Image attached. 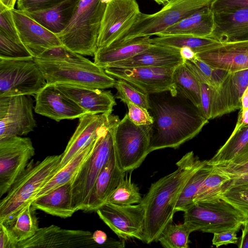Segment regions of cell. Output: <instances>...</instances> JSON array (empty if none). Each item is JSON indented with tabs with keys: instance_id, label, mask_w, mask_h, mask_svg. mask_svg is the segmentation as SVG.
<instances>
[{
	"instance_id": "6da1fadb",
	"label": "cell",
	"mask_w": 248,
	"mask_h": 248,
	"mask_svg": "<svg viewBox=\"0 0 248 248\" xmlns=\"http://www.w3.org/2000/svg\"><path fill=\"white\" fill-rule=\"evenodd\" d=\"M153 118L150 152L167 148L176 149L193 139L209 120L198 108L177 92L149 94Z\"/></svg>"
},
{
	"instance_id": "7a4b0ae2",
	"label": "cell",
	"mask_w": 248,
	"mask_h": 248,
	"mask_svg": "<svg viewBox=\"0 0 248 248\" xmlns=\"http://www.w3.org/2000/svg\"><path fill=\"white\" fill-rule=\"evenodd\" d=\"M207 161L200 160L193 151L188 152L176 162L175 171L152 184L141 201L145 209L144 243L155 242L173 222L175 207L183 188Z\"/></svg>"
},
{
	"instance_id": "3957f363",
	"label": "cell",
	"mask_w": 248,
	"mask_h": 248,
	"mask_svg": "<svg viewBox=\"0 0 248 248\" xmlns=\"http://www.w3.org/2000/svg\"><path fill=\"white\" fill-rule=\"evenodd\" d=\"M62 154L42 161L31 160L0 202V222L12 221L30 203L41 188L60 170Z\"/></svg>"
},
{
	"instance_id": "277c9868",
	"label": "cell",
	"mask_w": 248,
	"mask_h": 248,
	"mask_svg": "<svg viewBox=\"0 0 248 248\" xmlns=\"http://www.w3.org/2000/svg\"><path fill=\"white\" fill-rule=\"evenodd\" d=\"M106 5L100 0H80L69 24L57 35L62 45L81 55L94 56Z\"/></svg>"
},
{
	"instance_id": "5b68a950",
	"label": "cell",
	"mask_w": 248,
	"mask_h": 248,
	"mask_svg": "<svg viewBox=\"0 0 248 248\" xmlns=\"http://www.w3.org/2000/svg\"><path fill=\"white\" fill-rule=\"evenodd\" d=\"M120 121L116 115L101 129L93 153L70 182L72 205L76 212L87 207L97 177L114 149L115 127Z\"/></svg>"
},
{
	"instance_id": "8992f818",
	"label": "cell",
	"mask_w": 248,
	"mask_h": 248,
	"mask_svg": "<svg viewBox=\"0 0 248 248\" xmlns=\"http://www.w3.org/2000/svg\"><path fill=\"white\" fill-rule=\"evenodd\" d=\"M183 212L184 222L192 232L214 233L229 230L237 232L248 219L241 211L222 199L194 202Z\"/></svg>"
},
{
	"instance_id": "52a82bcc",
	"label": "cell",
	"mask_w": 248,
	"mask_h": 248,
	"mask_svg": "<svg viewBox=\"0 0 248 248\" xmlns=\"http://www.w3.org/2000/svg\"><path fill=\"white\" fill-rule=\"evenodd\" d=\"M152 125H137L126 114L115 127L114 149L117 164L124 172L139 168L150 153Z\"/></svg>"
},
{
	"instance_id": "ba28073f",
	"label": "cell",
	"mask_w": 248,
	"mask_h": 248,
	"mask_svg": "<svg viewBox=\"0 0 248 248\" xmlns=\"http://www.w3.org/2000/svg\"><path fill=\"white\" fill-rule=\"evenodd\" d=\"M214 0H169L155 13L146 14L141 12L132 27L120 40L156 36L199 10L210 7Z\"/></svg>"
},
{
	"instance_id": "9c48e42d",
	"label": "cell",
	"mask_w": 248,
	"mask_h": 248,
	"mask_svg": "<svg viewBox=\"0 0 248 248\" xmlns=\"http://www.w3.org/2000/svg\"><path fill=\"white\" fill-rule=\"evenodd\" d=\"M34 61L47 84H64L104 89L114 87V78L96 65L87 66L61 62Z\"/></svg>"
},
{
	"instance_id": "30bf717a",
	"label": "cell",
	"mask_w": 248,
	"mask_h": 248,
	"mask_svg": "<svg viewBox=\"0 0 248 248\" xmlns=\"http://www.w3.org/2000/svg\"><path fill=\"white\" fill-rule=\"evenodd\" d=\"M46 84L34 58L0 59V97L36 94Z\"/></svg>"
},
{
	"instance_id": "8fae6325",
	"label": "cell",
	"mask_w": 248,
	"mask_h": 248,
	"mask_svg": "<svg viewBox=\"0 0 248 248\" xmlns=\"http://www.w3.org/2000/svg\"><path fill=\"white\" fill-rule=\"evenodd\" d=\"M34 154L29 138L14 136L0 141V198L9 191Z\"/></svg>"
},
{
	"instance_id": "7c38bea8",
	"label": "cell",
	"mask_w": 248,
	"mask_h": 248,
	"mask_svg": "<svg viewBox=\"0 0 248 248\" xmlns=\"http://www.w3.org/2000/svg\"><path fill=\"white\" fill-rule=\"evenodd\" d=\"M96 212L120 239L125 241L136 238L143 241L145 209L141 202L129 205L106 202Z\"/></svg>"
},
{
	"instance_id": "4fadbf2b",
	"label": "cell",
	"mask_w": 248,
	"mask_h": 248,
	"mask_svg": "<svg viewBox=\"0 0 248 248\" xmlns=\"http://www.w3.org/2000/svg\"><path fill=\"white\" fill-rule=\"evenodd\" d=\"M31 95L0 97V141L21 136L36 126Z\"/></svg>"
},
{
	"instance_id": "5bb4252c",
	"label": "cell",
	"mask_w": 248,
	"mask_h": 248,
	"mask_svg": "<svg viewBox=\"0 0 248 248\" xmlns=\"http://www.w3.org/2000/svg\"><path fill=\"white\" fill-rule=\"evenodd\" d=\"M140 13L136 0H112L107 4L101 23L97 48L121 40Z\"/></svg>"
},
{
	"instance_id": "9a60e30c",
	"label": "cell",
	"mask_w": 248,
	"mask_h": 248,
	"mask_svg": "<svg viewBox=\"0 0 248 248\" xmlns=\"http://www.w3.org/2000/svg\"><path fill=\"white\" fill-rule=\"evenodd\" d=\"M176 68L107 66L104 70L111 77L124 79L149 94L166 91L176 94L177 92L172 80L173 73Z\"/></svg>"
},
{
	"instance_id": "2e32d148",
	"label": "cell",
	"mask_w": 248,
	"mask_h": 248,
	"mask_svg": "<svg viewBox=\"0 0 248 248\" xmlns=\"http://www.w3.org/2000/svg\"><path fill=\"white\" fill-rule=\"evenodd\" d=\"M88 231L70 230L52 225L41 228L31 238L18 243L17 248H77L100 247Z\"/></svg>"
},
{
	"instance_id": "e0dca14e",
	"label": "cell",
	"mask_w": 248,
	"mask_h": 248,
	"mask_svg": "<svg viewBox=\"0 0 248 248\" xmlns=\"http://www.w3.org/2000/svg\"><path fill=\"white\" fill-rule=\"evenodd\" d=\"M14 22L22 43L33 58L45 50L63 45L58 35L32 18L28 13L13 9Z\"/></svg>"
},
{
	"instance_id": "ac0fdd59",
	"label": "cell",
	"mask_w": 248,
	"mask_h": 248,
	"mask_svg": "<svg viewBox=\"0 0 248 248\" xmlns=\"http://www.w3.org/2000/svg\"><path fill=\"white\" fill-rule=\"evenodd\" d=\"M35 95V112L57 122L88 114L54 84L46 83Z\"/></svg>"
},
{
	"instance_id": "d6986e66",
	"label": "cell",
	"mask_w": 248,
	"mask_h": 248,
	"mask_svg": "<svg viewBox=\"0 0 248 248\" xmlns=\"http://www.w3.org/2000/svg\"><path fill=\"white\" fill-rule=\"evenodd\" d=\"M248 86V69L229 72L217 88H213L210 119L242 108V97Z\"/></svg>"
},
{
	"instance_id": "ffe728a7",
	"label": "cell",
	"mask_w": 248,
	"mask_h": 248,
	"mask_svg": "<svg viewBox=\"0 0 248 248\" xmlns=\"http://www.w3.org/2000/svg\"><path fill=\"white\" fill-rule=\"evenodd\" d=\"M196 57L214 68L234 72L248 69V40L221 43Z\"/></svg>"
},
{
	"instance_id": "44dd1931",
	"label": "cell",
	"mask_w": 248,
	"mask_h": 248,
	"mask_svg": "<svg viewBox=\"0 0 248 248\" xmlns=\"http://www.w3.org/2000/svg\"><path fill=\"white\" fill-rule=\"evenodd\" d=\"M115 116L111 113H88L80 117L75 132L62 154L60 170L81 149L96 138L100 129Z\"/></svg>"
},
{
	"instance_id": "7402d4cb",
	"label": "cell",
	"mask_w": 248,
	"mask_h": 248,
	"mask_svg": "<svg viewBox=\"0 0 248 248\" xmlns=\"http://www.w3.org/2000/svg\"><path fill=\"white\" fill-rule=\"evenodd\" d=\"M54 85L87 113H111L116 105L109 91L70 84Z\"/></svg>"
},
{
	"instance_id": "603a6c76",
	"label": "cell",
	"mask_w": 248,
	"mask_h": 248,
	"mask_svg": "<svg viewBox=\"0 0 248 248\" xmlns=\"http://www.w3.org/2000/svg\"><path fill=\"white\" fill-rule=\"evenodd\" d=\"M213 13V30L208 38L221 43L248 40V8Z\"/></svg>"
},
{
	"instance_id": "cb8c5ba5",
	"label": "cell",
	"mask_w": 248,
	"mask_h": 248,
	"mask_svg": "<svg viewBox=\"0 0 248 248\" xmlns=\"http://www.w3.org/2000/svg\"><path fill=\"white\" fill-rule=\"evenodd\" d=\"M184 62V60L180 55V49L152 44L149 48L133 57L116 62L108 66L122 68H175Z\"/></svg>"
},
{
	"instance_id": "d4e9b609",
	"label": "cell",
	"mask_w": 248,
	"mask_h": 248,
	"mask_svg": "<svg viewBox=\"0 0 248 248\" xmlns=\"http://www.w3.org/2000/svg\"><path fill=\"white\" fill-rule=\"evenodd\" d=\"M126 172L118 167L115 149L104 165L90 193L85 211H96L107 199L125 176Z\"/></svg>"
},
{
	"instance_id": "484cf974",
	"label": "cell",
	"mask_w": 248,
	"mask_h": 248,
	"mask_svg": "<svg viewBox=\"0 0 248 248\" xmlns=\"http://www.w3.org/2000/svg\"><path fill=\"white\" fill-rule=\"evenodd\" d=\"M150 38L145 36L119 40L98 48L94 55L93 62L104 69L114 63L131 58L152 45Z\"/></svg>"
},
{
	"instance_id": "4316f807",
	"label": "cell",
	"mask_w": 248,
	"mask_h": 248,
	"mask_svg": "<svg viewBox=\"0 0 248 248\" xmlns=\"http://www.w3.org/2000/svg\"><path fill=\"white\" fill-rule=\"evenodd\" d=\"M214 27V13L210 7L202 8L185 17L156 36L189 35L208 37Z\"/></svg>"
},
{
	"instance_id": "83f0119b",
	"label": "cell",
	"mask_w": 248,
	"mask_h": 248,
	"mask_svg": "<svg viewBox=\"0 0 248 248\" xmlns=\"http://www.w3.org/2000/svg\"><path fill=\"white\" fill-rule=\"evenodd\" d=\"M80 0H64L47 9L28 13L52 32L59 34L67 27Z\"/></svg>"
},
{
	"instance_id": "f1b7e54d",
	"label": "cell",
	"mask_w": 248,
	"mask_h": 248,
	"mask_svg": "<svg viewBox=\"0 0 248 248\" xmlns=\"http://www.w3.org/2000/svg\"><path fill=\"white\" fill-rule=\"evenodd\" d=\"M32 206L48 214L61 218L71 217L75 212L72 205L71 182L34 200Z\"/></svg>"
},
{
	"instance_id": "f546056e",
	"label": "cell",
	"mask_w": 248,
	"mask_h": 248,
	"mask_svg": "<svg viewBox=\"0 0 248 248\" xmlns=\"http://www.w3.org/2000/svg\"><path fill=\"white\" fill-rule=\"evenodd\" d=\"M98 136V135L81 149L50 179L37 192L32 201L46 195L57 188L70 182L82 165L93 153Z\"/></svg>"
},
{
	"instance_id": "4dcf8cb0",
	"label": "cell",
	"mask_w": 248,
	"mask_h": 248,
	"mask_svg": "<svg viewBox=\"0 0 248 248\" xmlns=\"http://www.w3.org/2000/svg\"><path fill=\"white\" fill-rule=\"evenodd\" d=\"M172 80L177 92L190 101L200 111L201 106L200 83L185 62L175 68Z\"/></svg>"
},
{
	"instance_id": "1f68e13d",
	"label": "cell",
	"mask_w": 248,
	"mask_h": 248,
	"mask_svg": "<svg viewBox=\"0 0 248 248\" xmlns=\"http://www.w3.org/2000/svg\"><path fill=\"white\" fill-rule=\"evenodd\" d=\"M36 210L31 203L13 220L3 223L18 243L32 237L39 229Z\"/></svg>"
},
{
	"instance_id": "d6a6232c",
	"label": "cell",
	"mask_w": 248,
	"mask_h": 248,
	"mask_svg": "<svg viewBox=\"0 0 248 248\" xmlns=\"http://www.w3.org/2000/svg\"><path fill=\"white\" fill-rule=\"evenodd\" d=\"M151 44L166 46L177 48L188 47L196 53L209 50L221 42L208 37H198L189 35L158 36L150 38Z\"/></svg>"
},
{
	"instance_id": "836d02e7",
	"label": "cell",
	"mask_w": 248,
	"mask_h": 248,
	"mask_svg": "<svg viewBox=\"0 0 248 248\" xmlns=\"http://www.w3.org/2000/svg\"><path fill=\"white\" fill-rule=\"evenodd\" d=\"M248 143V126L235 128L226 142L208 163L211 165L228 162L236 156Z\"/></svg>"
},
{
	"instance_id": "e575fe53",
	"label": "cell",
	"mask_w": 248,
	"mask_h": 248,
	"mask_svg": "<svg viewBox=\"0 0 248 248\" xmlns=\"http://www.w3.org/2000/svg\"><path fill=\"white\" fill-rule=\"evenodd\" d=\"M213 166L207 162L189 179L183 188L175 207V212L184 211L193 203V200L203 182L211 172Z\"/></svg>"
},
{
	"instance_id": "d590c367",
	"label": "cell",
	"mask_w": 248,
	"mask_h": 248,
	"mask_svg": "<svg viewBox=\"0 0 248 248\" xmlns=\"http://www.w3.org/2000/svg\"><path fill=\"white\" fill-rule=\"evenodd\" d=\"M230 179V177L213 166L212 171L205 179L196 195L193 203L212 202L220 199L222 187Z\"/></svg>"
},
{
	"instance_id": "8d00e7d4",
	"label": "cell",
	"mask_w": 248,
	"mask_h": 248,
	"mask_svg": "<svg viewBox=\"0 0 248 248\" xmlns=\"http://www.w3.org/2000/svg\"><path fill=\"white\" fill-rule=\"evenodd\" d=\"M191 232V229L185 222L174 224L172 222L165 228L155 242H159L165 248H187Z\"/></svg>"
},
{
	"instance_id": "74e56055",
	"label": "cell",
	"mask_w": 248,
	"mask_h": 248,
	"mask_svg": "<svg viewBox=\"0 0 248 248\" xmlns=\"http://www.w3.org/2000/svg\"><path fill=\"white\" fill-rule=\"evenodd\" d=\"M131 172L121 180L107 199V202L120 205L138 204L142 198L138 186L132 182Z\"/></svg>"
},
{
	"instance_id": "f35d334b",
	"label": "cell",
	"mask_w": 248,
	"mask_h": 248,
	"mask_svg": "<svg viewBox=\"0 0 248 248\" xmlns=\"http://www.w3.org/2000/svg\"><path fill=\"white\" fill-rule=\"evenodd\" d=\"M117 90V98L124 103L131 102L141 108H150L149 94L129 82L122 79L116 80L114 86Z\"/></svg>"
},
{
	"instance_id": "ab89813d",
	"label": "cell",
	"mask_w": 248,
	"mask_h": 248,
	"mask_svg": "<svg viewBox=\"0 0 248 248\" xmlns=\"http://www.w3.org/2000/svg\"><path fill=\"white\" fill-rule=\"evenodd\" d=\"M34 59L41 61L65 62L87 66L96 65L82 55L71 50L63 45L47 49Z\"/></svg>"
},
{
	"instance_id": "60d3db41",
	"label": "cell",
	"mask_w": 248,
	"mask_h": 248,
	"mask_svg": "<svg viewBox=\"0 0 248 248\" xmlns=\"http://www.w3.org/2000/svg\"><path fill=\"white\" fill-rule=\"evenodd\" d=\"M0 59H31L33 57L21 41L12 39L0 31Z\"/></svg>"
},
{
	"instance_id": "b9f144b4",
	"label": "cell",
	"mask_w": 248,
	"mask_h": 248,
	"mask_svg": "<svg viewBox=\"0 0 248 248\" xmlns=\"http://www.w3.org/2000/svg\"><path fill=\"white\" fill-rule=\"evenodd\" d=\"M220 198L239 210L248 218V183L229 188L221 193Z\"/></svg>"
},
{
	"instance_id": "7bdbcfd3",
	"label": "cell",
	"mask_w": 248,
	"mask_h": 248,
	"mask_svg": "<svg viewBox=\"0 0 248 248\" xmlns=\"http://www.w3.org/2000/svg\"><path fill=\"white\" fill-rule=\"evenodd\" d=\"M230 178L248 170V143L231 161L213 165Z\"/></svg>"
},
{
	"instance_id": "ee69618b",
	"label": "cell",
	"mask_w": 248,
	"mask_h": 248,
	"mask_svg": "<svg viewBox=\"0 0 248 248\" xmlns=\"http://www.w3.org/2000/svg\"><path fill=\"white\" fill-rule=\"evenodd\" d=\"M0 31L16 40L20 41L12 13L8 9L0 4Z\"/></svg>"
},
{
	"instance_id": "f6af8a7d",
	"label": "cell",
	"mask_w": 248,
	"mask_h": 248,
	"mask_svg": "<svg viewBox=\"0 0 248 248\" xmlns=\"http://www.w3.org/2000/svg\"><path fill=\"white\" fill-rule=\"evenodd\" d=\"M128 108L129 119L137 125H152L154 119L148 109L141 108L131 102L125 103Z\"/></svg>"
},
{
	"instance_id": "bcb514c9",
	"label": "cell",
	"mask_w": 248,
	"mask_h": 248,
	"mask_svg": "<svg viewBox=\"0 0 248 248\" xmlns=\"http://www.w3.org/2000/svg\"><path fill=\"white\" fill-rule=\"evenodd\" d=\"M64 0H17L18 9L30 13L49 8Z\"/></svg>"
},
{
	"instance_id": "7dc6e473",
	"label": "cell",
	"mask_w": 248,
	"mask_h": 248,
	"mask_svg": "<svg viewBox=\"0 0 248 248\" xmlns=\"http://www.w3.org/2000/svg\"><path fill=\"white\" fill-rule=\"evenodd\" d=\"M199 83L201 99L200 112L205 118L209 120L210 119L214 87L210 84L203 82H199Z\"/></svg>"
},
{
	"instance_id": "c3c4849f",
	"label": "cell",
	"mask_w": 248,
	"mask_h": 248,
	"mask_svg": "<svg viewBox=\"0 0 248 248\" xmlns=\"http://www.w3.org/2000/svg\"><path fill=\"white\" fill-rule=\"evenodd\" d=\"M210 8L213 12L248 8V0H214Z\"/></svg>"
},
{
	"instance_id": "681fc988",
	"label": "cell",
	"mask_w": 248,
	"mask_h": 248,
	"mask_svg": "<svg viewBox=\"0 0 248 248\" xmlns=\"http://www.w3.org/2000/svg\"><path fill=\"white\" fill-rule=\"evenodd\" d=\"M236 232L235 231L229 230L213 233L212 245L219 247L230 244H236L238 237Z\"/></svg>"
},
{
	"instance_id": "f907efd6",
	"label": "cell",
	"mask_w": 248,
	"mask_h": 248,
	"mask_svg": "<svg viewBox=\"0 0 248 248\" xmlns=\"http://www.w3.org/2000/svg\"><path fill=\"white\" fill-rule=\"evenodd\" d=\"M18 244L6 225L0 222V248H17Z\"/></svg>"
},
{
	"instance_id": "816d5d0a",
	"label": "cell",
	"mask_w": 248,
	"mask_h": 248,
	"mask_svg": "<svg viewBox=\"0 0 248 248\" xmlns=\"http://www.w3.org/2000/svg\"><path fill=\"white\" fill-rule=\"evenodd\" d=\"M190 61L195 64L201 72L209 80L211 85L212 86V81L215 71V68L212 67L203 61L198 59L197 57L194 60Z\"/></svg>"
},
{
	"instance_id": "f5cc1de1",
	"label": "cell",
	"mask_w": 248,
	"mask_h": 248,
	"mask_svg": "<svg viewBox=\"0 0 248 248\" xmlns=\"http://www.w3.org/2000/svg\"><path fill=\"white\" fill-rule=\"evenodd\" d=\"M246 183H248V170L230 178V179L223 185L222 192L232 186Z\"/></svg>"
},
{
	"instance_id": "db71d44e",
	"label": "cell",
	"mask_w": 248,
	"mask_h": 248,
	"mask_svg": "<svg viewBox=\"0 0 248 248\" xmlns=\"http://www.w3.org/2000/svg\"><path fill=\"white\" fill-rule=\"evenodd\" d=\"M242 226V234L238 247L240 248H248V219Z\"/></svg>"
},
{
	"instance_id": "11a10c76",
	"label": "cell",
	"mask_w": 248,
	"mask_h": 248,
	"mask_svg": "<svg viewBox=\"0 0 248 248\" xmlns=\"http://www.w3.org/2000/svg\"><path fill=\"white\" fill-rule=\"evenodd\" d=\"M235 126H248V108L243 111L240 108Z\"/></svg>"
},
{
	"instance_id": "9f6ffc18",
	"label": "cell",
	"mask_w": 248,
	"mask_h": 248,
	"mask_svg": "<svg viewBox=\"0 0 248 248\" xmlns=\"http://www.w3.org/2000/svg\"><path fill=\"white\" fill-rule=\"evenodd\" d=\"M180 55L183 60H193L196 58V53L190 48L183 47L180 48Z\"/></svg>"
},
{
	"instance_id": "6f0895ef",
	"label": "cell",
	"mask_w": 248,
	"mask_h": 248,
	"mask_svg": "<svg viewBox=\"0 0 248 248\" xmlns=\"http://www.w3.org/2000/svg\"><path fill=\"white\" fill-rule=\"evenodd\" d=\"M242 106L241 108L243 111L248 108V86L245 90L242 97Z\"/></svg>"
},
{
	"instance_id": "680465c9",
	"label": "cell",
	"mask_w": 248,
	"mask_h": 248,
	"mask_svg": "<svg viewBox=\"0 0 248 248\" xmlns=\"http://www.w3.org/2000/svg\"><path fill=\"white\" fill-rule=\"evenodd\" d=\"M16 0H0V4H1L6 8L12 10L14 9V6Z\"/></svg>"
},
{
	"instance_id": "91938a15",
	"label": "cell",
	"mask_w": 248,
	"mask_h": 248,
	"mask_svg": "<svg viewBox=\"0 0 248 248\" xmlns=\"http://www.w3.org/2000/svg\"><path fill=\"white\" fill-rule=\"evenodd\" d=\"M158 4H165L169 0H153Z\"/></svg>"
},
{
	"instance_id": "94428289",
	"label": "cell",
	"mask_w": 248,
	"mask_h": 248,
	"mask_svg": "<svg viewBox=\"0 0 248 248\" xmlns=\"http://www.w3.org/2000/svg\"><path fill=\"white\" fill-rule=\"evenodd\" d=\"M102 2L105 3L106 4H108L112 0H100Z\"/></svg>"
}]
</instances>
